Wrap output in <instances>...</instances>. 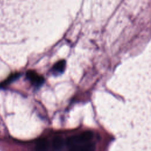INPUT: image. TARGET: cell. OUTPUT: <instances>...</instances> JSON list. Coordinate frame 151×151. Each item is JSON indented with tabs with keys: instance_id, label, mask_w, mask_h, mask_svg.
Segmentation results:
<instances>
[{
	"instance_id": "cell-1",
	"label": "cell",
	"mask_w": 151,
	"mask_h": 151,
	"mask_svg": "<svg viewBox=\"0 0 151 151\" xmlns=\"http://www.w3.org/2000/svg\"><path fill=\"white\" fill-rule=\"evenodd\" d=\"M94 136L91 131H86L81 134L71 136L68 137L65 141V145L71 150H90L94 149V145L87 143L90 141Z\"/></svg>"
},
{
	"instance_id": "cell-2",
	"label": "cell",
	"mask_w": 151,
	"mask_h": 151,
	"mask_svg": "<svg viewBox=\"0 0 151 151\" xmlns=\"http://www.w3.org/2000/svg\"><path fill=\"white\" fill-rule=\"evenodd\" d=\"M26 75L27 78L30 81L31 84L36 87L41 86L44 81V77L38 75L34 71L29 70L27 71Z\"/></svg>"
},
{
	"instance_id": "cell-3",
	"label": "cell",
	"mask_w": 151,
	"mask_h": 151,
	"mask_svg": "<svg viewBox=\"0 0 151 151\" xmlns=\"http://www.w3.org/2000/svg\"><path fill=\"white\" fill-rule=\"evenodd\" d=\"M65 145L64 140L60 137H55L52 142V146L54 150H61Z\"/></svg>"
},
{
	"instance_id": "cell-4",
	"label": "cell",
	"mask_w": 151,
	"mask_h": 151,
	"mask_svg": "<svg viewBox=\"0 0 151 151\" xmlns=\"http://www.w3.org/2000/svg\"><path fill=\"white\" fill-rule=\"evenodd\" d=\"M65 67V61L64 60H61L54 64L52 68V71L56 73L60 74L64 71Z\"/></svg>"
},
{
	"instance_id": "cell-5",
	"label": "cell",
	"mask_w": 151,
	"mask_h": 151,
	"mask_svg": "<svg viewBox=\"0 0 151 151\" xmlns=\"http://www.w3.org/2000/svg\"><path fill=\"white\" fill-rule=\"evenodd\" d=\"M48 147V140L45 139H43L38 141L35 146V149L38 150H47Z\"/></svg>"
},
{
	"instance_id": "cell-6",
	"label": "cell",
	"mask_w": 151,
	"mask_h": 151,
	"mask_svg": "<svg viewBox=\"0 0 151 151\" xmlns=\"http://www.w3.org/2000/svg\"><path fill=\"white\" fill-rule=\"evenodd\" d=\"M19 75H20L19 73H15L14 74L11 75L10 76L8 77V78L3 83H2V84H3V86L6 85L7 84H8V83L12 82V81L15 80V79H17L19 76Z\"/></svg>"
}]
</instances>
